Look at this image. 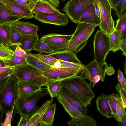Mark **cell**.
Instances as JSON below:
<instances>
[{
	"label": "cell",
	"instance_id": "30bf717a",
	"mask_svg": "<svg viewBox=\"0 0 126 126\" xmlns=\"http://www.w3.org/2000/svg\"><path fill=\"white\" fill-rule=\"evenodd\" d=\"M72 35L50 34L43 36L40 40L55 52L66 49Z\"/></svg>",
	"mask_w": 126,
	"mask_h": 126
},
{
	"label": "cell",
	"instance_id": "52a82bcc",
	"mask_svg": "<svg viewBox=\"0 0 126 126\" xmlns=\"http://www.w3.org/2000/svg\"><path fill=\"white\" fill-rule=\"evenodd\" d=\"M94 60L99 64L105 62L107 55L110 51L109 36L99 29L96 32L93 41Z\"/></svg>",
	"mask_w": 126,
	"mask_h": 126
},
{
	"label": "cell",
	"instance_id": "b9f144b4",
	"mask_svg": "<svg viewBox=\"0 0 126 126\" xmlns=\"http://www.w3.org/2000/svg\"><path fill=\"white\" fill-rule=\"evenodd\" d=\"M61 64V67H66L78 69H84L85 65L83 64H79L58 60Z\"/></svg>",
	"mask_w": 126,
	"mask_h": 126
},
{
	"label": "cell",
	"instance_id": "d6986e66",
	"mask_svg": "<svg viewBox=\"0 0 126 126\" xmlns=\"http://www.w3.org/2000/svg\"><path fill=\"white\" fill-rule=\"evenodd\" d=\"M2 3L11 11L22 16L24 19H30L34 17L32 11L26 7L15 4L10 0H6Z\"/></svg>",
	"mask_w": 126,
	"mask_h": 126
},
{
	"label": "cell",
	"instance_id": "681fc988",
	"mask_svg": "<svg viewBox=\"0 0 126 126\" xmlns=\"http://www.w3.org/2000/svg\"><path fill=\"white\" fill-rule=\"evenodd\" d=\"M115 72V70L112 66H108L106 69V74L110 76L114 74Z\"/></svg>",
	"mask_w": 126,
	"mask_h": 126
},
{
	"label": "cell",
	"instance_id": "f546056e",
	"mask_svg": "<svg viewBox=\"0 0 126 126\" xmlns=\"http://www.w3.org/2000/svg\"><path fill=\"white\" fill-rule=\"evenodd\" d=\"M61 81H57L47 82V90L51 98L57 97L59 93L62 88L61 86Z\"/></svg>",
	"mask_w": 126,
	"mask_h": 126
},
{
	"label": "cell",
	"instance_id": "6da1fadb",
	"mask_svg": "<svg viewBox=\"0 0 126 126\" xmlns=\"http://www.w3.org/2000/svg\"><path fill=\"white\" fill-rule=\"evenodd\" d=\"M62 87L66 88L75 95L86 107L95 97L91 87L80 75H76L61 81Z\"/></svg>",
	"mask_w": 126,
	"mask_h": 126
},
{
	"label": "cell",
	"instance_id": "d4e9b609",
	"mask_svg": "<svg viewBox=\"0 0 126 126\" xmlns=\"http://www.w3.org/2000/svg\"><path fill=\"white\" fill-rule=\"evenodd\" d=\"M25 58L27 64L36 68L43 73L52 68L51 66L44 63L34 56L30 52H27Z\"/></svg>",
	"mask_w": 126,
	"mask_h": 126
},
{
	"label": "cell",
	"instance_id": "d590c367",
	"mask_svg": "<svg viewBox=\"0 0 126 126\" xmlns=\"http://www.w3.org/2000/svg\"><path fill=\"white\" fill-rule=\"evenodd\" d=\"M22 35L11 25V28L10 42L15 46L20 45Z\"/></svg>",
	"mask_w": 126,
	"mask_h": 126
},
{
	"label": "cell",
	"instance_id": "ffe728a7",
	"mask_svg": "<svg viewBox=\"0 0 126 126\" xmlns=\"http://www.w3.org/2000/svg\"><path fill=\"white\" fill-rule=\"evenodd\" d=\"M107 95L102 93L96 99V104L98 111L107 118H112V112L107 99Z\"/></svg>",
	"mask_w": 126,
	"mask_h": 126
},
{
	"label": "cell",
	"instance_id": "e575fe53",
	"mask_svg": "<svg viewBox=\"0 0 126 126\" xmlns=\"http://www.w3.org/2000/svg\"><path fill=\"white\" fill-rule=\"evenodd\" d=\"M126 0H120L113 9L119 18L126 15Z\"/></svg>",
	"mask_w": 126,
	"mask_h": 126
},
{
	"label": "cell",
	"instance_id": "4fadbf2b",
	"mask_svg": "<svg viewBox=\"0 0 126 126\" xmlns=\"http://www.w3.org/2000/svg\"><path fill=\"white\" fill-rule=\"evenodd\" d=\"M58 95L66 99L77 109L83 115L87 114V107L68 90L62 87Z\"/></svg>",
	"mask_w": 126,
	"mask_h": 126
},
{
	"label": "cell",
	"instance_id": "ab89813d",
	"mask_svg": "<svg viewBox=\"0 0 126 126\" xmlns=\"http://www.w3.org/2000/svg\"><path fill=\"white\" fill-rule=\"evenodd\" d=\"M116 101L117 104L116 114L114 118L117 121L119 122L121 121L122 115L126 110L125 108L123 107L122 105L121 99L119 94L117 97Z\"/></svg>",
	"mask_w": 126,
	"mask_h": 126
},
{
	"label": "cell",
	"instance_id": "2e32d148",
	"mask_svg": "<svg viewBox=\"0 0 126 126\" xmlns=\"http://www.w3.org/2000/svg\"><path fill=\"white\" fill-rule=\"evenodd\" d=\"M17 97H21L33 93L43 92L47 90V88H43L41 87L32 85L17 80Z\"/></svg>",
	"mask_w": 126,
	"mask_h": 126
},
{
	"label": "cell",
	"instance_id": "6f0895ef",
	"mask_svg": "<svg viewBox=\"0 0 126 126\" xmlns=\"http://www.w3.org/2000/svg\"><path fill=\"white\" fill-rule=\"evenodd\" d=\"M0 67H9L3 61L0 59Z\"/></svg>",
	"mask_w": 126,
	"mask_h": 126
},
{
	"label": "cell",
	"instance_id": "83f0119b",
	"mask_svg": "<svg viewBox=\"0 0 126 126\" xmlns=\"http://www.w3.org/2000/svg\"><path fill=\"white\" fill-rule=\"evenodd\" d=\"M57 97L59 102L62 105L71 118H79L83 115L77 109L63 98L59 95Z\"/></svg>",
	"mask_w": 126,
	"mask_h": 126
},
{
	"label": "cell",
	"instance_id": "9c48e42d",
	"mask_svg": "<svg viewBox=\"0 0 126 126\" xmlns=\"http://www.w3.org/2000/svg\"><path fill=\"white\" fill-rule=\"evenodd\" d=\"M94 2V0H70L67 1L62 10L72 22L78 23L84 9Z\"/></svg>",
	"mask_w": 126,
	"mask_h": 126
},
{
	"label": "cell",
	"instance_id": "4dcf8cb0",
	"mask_svg": "<svg viewBox=\"0 0 126 126\" xmlns=\"http://www.w3.org/2000/svg\"><path fill=\"white\" fill-rule=\"evenodd\" d=\"M14 55V51L10 47L1 44L0 45V59L5 63Z\"/></svg>",
	"mask_w": 126,
	"mask_h": 126
},
{
	"label": "cell",
	"instance_id": "f1b7e54d",
	"mask_svg": "<svg viewBox=\"0 0 126 126\" xmlns=\"http://www.w3.org/2000/svg\"><path fill=\"white\" fill-rule=\"evenodd\" d=\"M109 36L110 43V51L115 53L120 49L121 42L123 39L120 32L115 30Z\"/></svg>",
	"mask_w": 126,
	"mask_h": 126
},
{
	"label": "cell",
	"instance_id": "f35d334b",
	"mask_svg": "<svg viewBox=\"0 0 126 126\" xmlns=\"http://www.w3.org/2000/svg\"><path fill=\"white\" fill-rule=\"evenodd\" d=\"M118 94V93L117 94H112L107 96V100L112 111V115L114 117L116 114L117 104L116 98Z\"/></svg>",
	"mask_w": 126,
	"mask_h": 126
},
{
	"label": "cell",
	"instance_id": "f5cc1de1",
	"mask_svg": "<svg viewBox=\"0 0 126 126\" xmlns=\"http://www.w3.org/2000/svg\"><path fill=\"white\" fill-rule=\"evenodd\" d=\"M11 75L4 79L0 82V90L9 80Z\"/></svg>",
	"mask_w": 126,
	"mask_h": 126
},
{
	"label": "cell",
	"instance_id": "8992f818",
	"mask_svg": "<svg viewBox=\"0 0 126 126\" xmlns=\"http://www.w3.org/2000/svg\"><path fill=\"white\" fill-rule=\"evenodd\" d=\"M108 66L106 62L99 65L94 60L85 66L80 76L85 79L89 80V85L93 87L100 80L101 82L104 81L106 69Z\"/></svg>",
	"mask_w": 126,
	"mask_h": 126
},
{
	"label": "cell",
	"instance_id": "e0dca14e",
	"mask_svg": "<svg viewBox=\"0 0 126 126\" xmlns=\"http://www.w3.org/2000/svg\"><path fill=\"white\" fill-rule=\"evenodd\" d=\"M12 26L22 35L32 34L37 33L39 26L31 22L17 21L11 25Z\"/></svg>",
	"mask_w": 126,
	"mask_h": 126
},
{
	"label": "cell",
	"instance_id": "d6a6232c",
	"mask_svg": "<svg viewBox=\"0 0 126 126\" xmlns=\"http://www.w3.org/2000/svg\"><path fill=\"white\" fill-rule=\"evenodd\" d=\"M116 22L115 30L120 32L123 39L126 38V15L119 18Z\"/></svg>",
	"mask_w": 126,
	"mask_h": 126
},
{
	"label": "cell",
	"instance_id": "5bb4252c",
	"mask_svg": "<svg viewBox=\"0 0 126 126\" xmlns=\"http://www.w3.org/2000/svg\"><path fill=\"white\" fill-rule=\"evenodd\" d=\"M79 22L94 25L96 27L99 26L100 19L95 13L93 3L88 5L84 9L80 16Z\"/></svg>",
	"mask_w": 126,
	"mask_h": 126
},
{
	"label": "cell",
	"instance_id": "7402d4cb",
	"mask_svg": "<svg viewBox=\"0 0 126 126\" xmlns=\"http://www.w3.org/2000/svg\"><path fill=\"white\" fill-rule=\"evenodd\" d=\"M53 98L47 100L39 107L36 111L28 119L27 126H37L39 124L40 120L47 109L52 104Z\"/></svg>",
	"mask_w": 126,
	"mask_h": 126
},
{
	"label": "cell",
	"instance_id": "94428289",
	"mask_svg": "<svg viewBox=\"0 0 126 126\" xmlns=\"http://www.w3.org/2000/svg\"><path fill=\"white\" fill-rule=\"evenodd\" d=\"M58 0L59 1L60 0Z\"/></svg>",
	"mask_w": 126,
	"mask_h": 126
},
{
	"label": "cell",
	"instance_id": "7c38bea8",
	"mask_svg": "<svg viewBox=\"0 0 126 126\" xmlns=\"http://www.w3.org/2000/svg\"><path fill=\"white\" fill-rule=\"evenodd\" d=\"M34 17L43 23L58 26H66L69 22L67 15L62 13L57 14L39 13L36 14Z\"/></svg>",
	"mask_w": 126,
	"mask_h": 126
},
{
	"label": "cell",
	"instance_id": "3957f363",
	"mask_svg": "<svg viewBox=\"0 0 126 126\" xmlns=\"http://www.w3.org/2000/svg\"><path fill=\"white\" fill-rule=\"evenodd\" d=\"M17 80L14 73L0 90V110L5 114L15 110V102L17 97Z\"/></svg>",
	"mask_w": 126,
	"mask_h": 126
},
{
	"label": "cell",
	"instance_id": "11a10c76",
	"mask_svg": "<svg viewBox=\"0 0 126 126\" xmlns=\"http://www.w3.org/2000/svg\"><path fill=\"white\" fill-rule=\"evenodd\" d=\"M120 0H109L112 8H114Z\"/></svg>",
	"mask_w": 126,
	"mask_h": 126
},
{
	"label": "cell",
	"instance_id": "8d00e7d4",
	"mask_svg": "<svg viewBox=\"0 0 126 126\" xmlns=\"http://www.w3.org/2000/svg\"><path fill=\"white\" fill-rule=\"evenodd\" d=\"M32 55L44 63L52 66L58 61L48 55L43 54L42 53L32 54Z\"/></svg>",
	"mask_w": 126,
	"mask_h": 126
},
{
	"label": "cell",
	"instance_id": "bcb514c9",
	"mask_svg": "<svg viewBox=\"0 0 126 126\" xmlns=\"http://www.w3.org/2000/svg\"><path fill=\"white\" fill-rule=\"evenodd\" d=\"M20 120L18 124V126H27L28 120L26 116L20 115Z\"/></svg>",
	"mask_w": 126,
	"mask_h": 126
},
{
	"label": "cell",
	"instance_id": "7dc6e473",
	"mask_svg": "<svg viewBox=\"0 0 126 126\" xmlns=\"http://www.w3.org/2000/svg\"><path fill=\"white\" fill-rule=\"evenodd\" d=\"M13 69L8 72L0 74V82L4 79L12 75L13 73Z\"/></svg>",
	"mask_w": 126,
	"mask_h": 126
},
{
	"label": "cell",
	"instance_id": "1f68e13d",
	"mask_svg": "<svg viewBox=\"0 0 126 126\" xmlns=\"http://www.w3.org/2000/svg\"><path fill=\"white\" fill-rule=\"evenodd\" d=\"M6 64L10 67L23 65L27 64L25 57L17 56L14 54L12 58L6 63Z\"/></svg>",
	"mask_w": 126,
	"mask_h": 126
},
{
	"label": "cell",
	"instance_id": "cb8c5ba5",
	"mask_svg": "<svg viewBox=\"0 0 126 126\" xmlns=\"http://www.w3.org/2000/svg\"><path fill=\"white\" fill-rule=\"evenodd\" d=\"M37 33L32 34L22 35L20 47L26 52L32 50L34 46L39 40Z\"/></svg>",
	"mask_w": 126,
	"mask_h": 126
},
{
	"label": "cell",
	"instance_id": "6125c7cd",
	"mask_svg": "<svg viewBox=\"0 0 126 126\" xmlns=\"http://www.w3.org/2000/svg\"></svg>",
	"mask_w": 126,
	"mask_h": 126
},
{
	"label": "cell",
	"instance_id": "680465c9",
	"mask_svg": "<svg viewBox=\"0 0 126 126\" xmlns=\"http://www.w3.org/2000/svg\"><path fill=\"white\" fill-rule=\"evenodd\" d=\"M6 0H0V3H3Z\"/></svg>",
	"mask_w": 126,
	"mask_h": 126
},
{
	"label": "cell",
	"instance_id": "603a6c76",
	"mask_svg": "<svg viewBox=\"0 0 126 126\" xmlns=\"http://www.w3.org/2000/svg\"><path fill=\"white\" fill-rule=\"evenodd\" d=\"M56 104L50 105L45 110L40 120L39 124L41 126H53Z\"/></svg>",
	"mask_w": 126,
	"mask_h": 126
},
{
	"label": "cell",
	"instance_id": "74e56055",
	"mask_svg": "<svg viewBox=\"0 0 126 126\" xmlns=\"http://www.w3.org/2000/svg\"><path fill=\"white\" fill-rule=\"evenodd\" d=\"M12 3L32 11L39 0H10Z\"/></svg>",
	"mask_w": 126,
	"mask_h": 126
},
{
	"label": "cell",
	"instance_id": "ac0fdd59",
	"mask_svg": "<svg viewBox=\"0 0 126 126\" xmlns=\"http://www.w3.org/2000/svg\"><path fill=\"white\" fill-rule=\"evenodd\" d=\"M32 12L35 14L39 13L57 14L62 13L58 9L46 0H39Z\"/></svg>",
	"mask_w": 126,
	"mask_h": 126
},
{
	"label": "cell",
	"instance_id": "ee69618b",
	"mask_svg": "<svg viewBox=\"0 0 126 126\" xmlns=\"http://www.w3.org/2000/svg\"><path fill=\"white\" fill-rule=\"evenodd\" d=\"M27 53L21 48L19 46H16L14 51V54L17 56L25 57L27 55Z\"/></svg>",
	"mask_w": 126,
	"mask_h": 126
},
{
	"label": "cell",
	"instance_id": "7a4b0ae2",
	"mask_svg": "<svg viewBox=\"0 0 126 126\" xmlns=\"http://www.w3.org/2000/svg\"><path fill=\"white\" fill-rule=\"evenodd\" d=\"M13 73L18 80L42 87L47 86V78L43 72L28 64L14 67Z\"/></svg>",
	"mask_w": 126,
	"mask_h": 126
},
{
	"label": "cell",
	"instance_id": "7bdbcfd3",
	"mask_svg": "<svg viewBox=\"0 0 126 126\" xmlns=\"http://www.w3.org/2000/svg\"><path fill=\"white\" fill-rule=\"evenodd\" d=\"M117 78L119 83L123 88L126 89V80L123 72L120 69L117 70Z\"/></svg>",
	"mask_w": 126,
	"mask_h": 126
},
{
	"label": "cell",
	"instance_id": "91938a15",
	"mask_svg": "<svg viewBox=\"0 0 126 126\" xmlns=\"http://www.w3.org/2000/svg\"><path fill=\"white\" fill-rule=\"evenodd\" d=\"M61 0V1L62 2H63L64 1H65V0Z\"/></svg>",
	"mask_w": 126,
	"mask_h": 126
},
{
	"label": "cell",
	"instance_id": "816d5d0a",
	"mask_svg": "<svg viewBox=\"0 0 126 126\" xmlns=\"http://www.w3.org/2000/svg\"><path fill=\"white\" fill-rule=\"evenodd\" d=\"M14 67H0V74L8 72L13 69Z\"/></svg>",
	"mask_w": 126,
	"mask_h": 126
},
{
	"label": "cell",
	"instance_id": "f6af8a7d",
	"mask_svg": "<svg viewBox=\"0 0 126 126\" xmlns=\"http://www.w3.org/2000/svg\"><path fill=\"white\" fill-rule=\"evenodd\" d=\"M126 38H124L122 41L120 46V49L122 52V55L125 57L126 56Z\"/></svg>",
	"mask_w": 126,
	"mask_h": 126
},
{
	"label": "cell",
	"instance_id": "836d02e7",
	"mask_svg": "<svg viewBox=\"0 0 126 126\" xmlns=\"http://www.w3.org/2000/svg\"><path fill=\"white\" fill-rule=\"evenodd\" d=\"M32 50L49 54L54 52V51L46 44L39 39L35 44Z\"/></svg>",
	"mask_w": 126,
	"mask_h": 126
},
{
	"label": "cell",
	"instance_id": "f907efd6",
	"mask_svg": "<svg viewBox=\"0 0 126 126\" xmlns=\"http://www.w3.org/2000/svg\"><path fill=\"white\" fill-rule=\"evenodd\" d=\"M47 0L56 8L59 7L60 3L58 0Z\"/></svg>",
	"mask_w": 126,
	"mask_h": 126
},
{
	"label": "cell",
	"instance_id": "db71d44e",
	"mask_svg": "<svg viewBox=\"0 0 126 126\" xmlns=\"http://www.w3.org/2000/svg\"><path fill=\"white\" fill-rule=\"evenodd\" d=\"M93 4L94 5L95 13L98 17L100 19V10L98 6L97 3L94 1V2Z\"/></svg>",
	"mask_w": 126,
	"mask_h": 126
},
{
	"label": "cell",
	"instance_id": "484cf974",
	"mask_svg": "<svg viewBox=\"0 0 126 126\" xmlns=\"http://www.w3.org/2000/svg\"><path fill=\"white\" fill-rule=\"evenodd\" d=\"M67 123L69 126H97V123L93 117L87 114L79 118H72Z\"/></svg>",
	"mask_w": 126,
	"mask_h": 126
},
{
	"label": "cell",
	"instance_id": "4316f807",
	"mask_svg": "<svg viewBox=\"0 0 126 126\" xmlns=\"http://www.w3.org/2000/svg\"><path fill=\"white\" fill-rule=\"evenodd\" d=\"M11 24H0V44L11 48L16 47L10 42L11 28Z\"/></svg>",
	"mask_w": 126,
	"mask_h": 126
},
{
	"label": "cell",
	"instance_id": "277c9868",
	"mask_svg": "<svg viewBox=\"0 0 126 126\" xmlns=\"http://www.w3.org/2000/svg\"><path fill=\"white\" fill-rule=\"evenodd\" d=\"M96 27L87 23H78L66 50L76 54L79 52L86 46L88 39Z\"/></svg>",
	"mask_w": 126,
	"mask_h": 126
},
{
	"label": "cell",
	"instance_id": "c3c4849f",
	"mask_svg": "<svg viewBox=\"0 0 126 126\" xmlns=\"http://www.w3.org/2000/svg\"><path fill=\"white\" fill-rule=\"evenodd\" d=\"M118 126H126V110L124 112L121 118V121L119 122Z\"/></svg>",
	"mask_w": 126,
	"mask_h": 126
},
{
	"label": "cell",
	"instance_id": "44dd1931",
	"mask_svg": "<svg viewBox=\"0 0 126 126\" xmlns=\"http://www.w3.org/2000/svg\"><path fill=\"white\" fill-rule=\"evenodd\" d=\"M58 60H61L79 64L82 63L78 58L76 54L66 50L54 52L49 54Z\"/></svg>",
	"mask_w": 126,
	"mask_h": 126
},
{
	"label": "cell",
	"instance_id": "8fae6325",
	"mask_svg": "<svg viewBox=\"0 0 126 126\" xmlns=\"http://www.w3.org/2000/svg\"><path fill=\"white\" fill-rule=\"evenodd\" d=\"M84 69H78L66 67L51 68L43 73L47 80V82L57 81H61L69 78L81 73Z\"/></svg>",
	"mask_w": 126,
	"mask_h": 126
},
{
	"label": "cell",
	"instance_id": "9f6ffc18",
	"mask_svg": "<svg viewBox=\"0 0 126 126\" xmlns=\"http://www.w3.org/2000/svg\"><path fill=\"white\" fill-rule=\"evenodd\" d=\"M61 66V64L58 60L52 67V68H57L60 67Z\"/></svg>",
	"mask_w": 126,
	"mask_h": 126
},
{
	"label": "cell",
	"instance_id": "60d3db41",
	"mask_svg": "<svg viewBox=\"0 0 126 126\" xmlns=\"http://www.w3.org/2000/svg\"><path fill=\"white\" fill-rule=\"evenodd\" d=\"M117 91L119 93L123 107L125 108L126 107V89L122 88L119 83L117 84L115 86Z\"/></svg>",
	"mask_w": 126,
	"mask_h": 126
},
{
	"label": "cell",
	"instance_id": "ba28073f",
	"mask_svg": "<svg viewBox=\"0 0 126 126\" xmlns=\"http://www.w3.org/2000/svg\"><path fill=\"white\" fill-rule=\"evenodd\" d=\"M100 10V29L108 36L115 30V24L112 16V9L109 0H94Z\"/></svg>",
	"mask_w": 126,
	"mask_h": 126
},
{
	"label": "cell",
	"instance_id": "5b68a950",
	"mask_svg": "<svg viewBox=\"0 0 126 126\" xmlns=\"http://www.w3.org/2000/svg\"><path fill=\"white\" fill-rule=\"evenodd\" d=\"M49 94L47 91L40 92L21 97H17L15 102L16 112L20 115L30 117L38 109L37 102L42 98Z\"/></svg>",
	"mask_w": 126,
	"mask_h": 126
},
{
	"label": "cell",
	"instance_id": "9a60e30c",
	"mask_svg": "<svg viewBox=\"0 0 126 126\" xmlns=\"http://www.w3.org/2000/svg\"><path fill=\"white\" fill-rule=\"evenodd\" d=\"M22 18L23 17L13 12L0 3V24H12Z\"/></svg>",
	"mask_w": 126,
	"mask_h": 126
}]
</instances>
